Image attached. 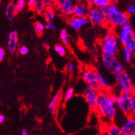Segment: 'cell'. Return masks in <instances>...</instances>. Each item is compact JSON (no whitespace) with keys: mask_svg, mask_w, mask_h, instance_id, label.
Returning <instances> with one entry per match:
<instances>
[{"mask_svg":"<svg viewBox=\"0 0 135 135\" xmlns=\"http://www.w3.org/2000/svg\"><path fill=\"white\" fill-rule=\"evenodd\" d=\"M95 112L101 118L104 126L113 122L117 114V108L111 99L109 91L102 90L99 92Z\"/></svg>","mask_w":135,"mask_h":135,"instance_id":"obj_1","label":"cell"},{"mask_svg":"<svg viewBox=\"0 0 135 135\" xmlns=\"http://www.w3.org/2000/svg\"><path fill=\"white\" fill-rule=\"evenodd\" d=\"M108 26L112 29H115L123 26L125 24L129 23L130 21V15L126 12L120 11L114 3L112 2L111 4L110 11L107 15Z\"/></svg>","mask_w":135,"mask_h":135,"instance_id":"obj_2","label":"cell"},{"mask_svg":"<svg viewBox=\"0 0 135 135\" xmlns=\"http://www.w3.org/2000/svg\"><path fill=\"white\" fill-rule=\"evenodd\" d=\"M100 46L103 53L116 55L119 51V39L113 29L109 30L100 39Z\"/></svg>","mask_w":135,"mask_h":135,"instance_id":"obj_3","label":"cell"},{"mask_svg":"<svg viewBox=\"0 0 135 135\" xmlns=\"http://www.w3.org/2000/svg\"><path fill=\"white\" fill-rule=\"evenodd\" d=\"M113 74L115 84L119 90V93H126L132 94L135 93V87L131 79L123 70Z\"/></svg>","mask_w":135,"mask_h":135,"instance_id":"obj_4","label":"cell"},{"mask_svg":"<svg viewBox=\"0 0 135 135\" xmlns=\"http://www.w3.org/2000/svg\"><path fill=\"white\" fill-rule=\"evenodd\" d=\"M87 17L89 22L92 25L102 27L108 26V21L106 15L103 14L99 8L96 7L94 6L89 8Z\"/></svg>","mask_w":135,"mask_h":135,"instance_id":"obj_5","label":"cell"},{"mask_svg":"<svg viewBox=\"0 0 135 135\" xmlns=\"http://www.w3.org/2000/svg\"><path fill=\"white\" fill-rule=\"evenodd\" d=\"M98 95L99 91L94 90L88 85H86L83 90V96L85 99V101L88 103L90 110L93 112L96 111Z\"/></svg>","mask_w":135,"mask_h":135,"instance_id":"obj_6","label":"cell"},{"mask_svg":"<svg viewBox=\"0 0 135 135\" xmlns=\"http://www.w3.org/2000/svg\"><path fill=\"white\" fill-rule=\"evenodd\" d=\"M57 10L65 17L73 15V12L76 4V0H56Z\"/></svg>","mask_w":135,"mask_h":135,"instance_id":"obj_7","label":"cell"},{"mask_svg":"<svg viewBox=\"0 0 135 135\" xmlns=\"http://www.w3.org/2000/svg\"><path fill=\"white\" fill-rule=\"evenodd\" d=\"M131 96L132 94L129 93H119V101L116 105H117V108L125 115H128L130 114Z\"/></svg>","mask_w":135,"mask_h":135,"instance_id":"obj_8","label":"cell"},{"mask_svg":"<svg viewBox=\"0 0 135 135\" xmlns=\"http://www.w3.org/2000/svg\"><path fill=\"white\" fill-rule=\"evenodd\" d=\"M122 135H135V115L130 114L126 116V119L120 126Z\"/></svg>","mask_w":135,"mask_h":135,"instance_id":"obj_9","label":"cell"},{"mask_svg":"<svg viewBox=\"0 0 135 135\" xmlns=\"http://www.w3.org/2000/svg\"><path fill=\"white\" fill-rule=\"evenodd\" d=\"M68 25L75 30H79L89 23L87 16L77 17L71 15L67 17Z\"/></svg>","mask_w":135,"mask_h":135,"instance_id":"obj_10","label":"cell"},{"mask_svg":"<svg viewBox=\"0 0 135 135\" xmlns=\"http://www.w3.org/2000/svg\"><path fill=\"white\" fill-rule=\"evenodd\" d=\"M101 61H102L103 67L110 72H112V69L116 65V64L119 62L117 58L116 57V55L106 53H102Z\"/></svg>","mask_w":135,"mask_h":135,"instance_id":"obj_11","label":"cell"},{"mask_svg":"<svg viewBox=\"0 0 135 135\" xmlns=\"http://www.w3.org/2000/svg\"><path fill=\"white\" fill-rule=\"evenodd\" d=\"M19 47V37L16 31H11L8 38V50L11 53L17 51Z\"/></svg>","mask_w":135,"mask_h":135,"instance_id":"obj_12","label":"cell"},{"mask_svg":"<svg viewBox=\"0 0 135 135\" xmlns=\"http://www.w3.org/2000/svg\"><path fill=\"white\" fill-rule=\"evenodd\" d=\"M124 48H128L132 55H135V32L131 31L121 43Z\"/></svg>","mask_w":135,"mask_h":135,"instance_id":"obj_13","label":"cell"},{"mask_svg":"<svg viewBox=\"0 0 135 135\" xmlns=\"http://www.w3.org/2000/svg\"><path fill=\"white\" fill-rule=\"evenodd\" d=\"M90 6L85 2H76L73 12V15L77 17L87 16Z\"/></svg>","mask_w":135,"mask_h":135,"instance_id":"obj_14","label":"cell"},{"mask_svg":"<svg viewBox=\"0 0 135 135\" xmlns=\"http://www.w3.org/2000/svg\"><path fill=\"white\" fill-rule=\"evenodd\" d=\"M97 70L93 68H87L84 70L81 75L82 79L85 84L88 85L90 83L96 80Z\"/></svg>","mask_w":135,"mask_h":135,"instance_id":"obj_15","label":"cell"},{"mask_svg":"<svg viewBox=\"0 0 135 135\" xmlns=\"http://www.w3.org/2000/svg\"><path fill=\"white\" fill-rule=\"evenodd\" d=\"M61 97H62L61 91H58L54 95V97H52L51 101H50V103L48 104V110H49V112L51 114H54L56 112V111H57V107H58V105H59V102H60Z\"/></svg>","mask_w":135,"mask_h":135,"instance_id":"obj_16","label":"cell"},{"mask_svg":"<svg viewBox=\"0 0 135 135\" xmlns=\"http://www.w3.org/2000/svg\"><path fill=\"white\" fill-rule=\"evenodd\" d=\"M30 8L37 14H43L46 9V0H35Z\"/></svg>","mask_w":135,"mask_h":135,"instance_id":"obj_17","label":"cell"},{"mask_svg":"<svg viewBox=\"0 0 135 135\" xmlns=\"http://www.w3.org/2000/svg\"><path fill=\"white\" fill-rule=\"evenodd\" d=\"M96 80L99 82V84L101 85L102 90L107 91L112 90L113 85L106 80V79L104 77V76L101 73H98L97 72Z\"/></svg>","mask_w":135,"mask_h":135,"instance_id":"obj_18","label":"cell"},{"mask_svg":"<svg viewBox=\"0 0 135 135\" xmlns=\"http://www.w3.org/2000/svg\"><path fill=\"white\" fill-rule=\"evenodd\" d=\"M104 132L108 135H122L120 127L113 122L105 126Z\"/></svg>","mask_w":135,"mask_h":135,"instance_id":"obj_19","label":"cell"},{"mask_svg":"<svg viewBox=\"0 0 135 135\" xmlns=\"http://www.w3.org/2000/svg\"><path fill=\"white\" fill-rule=\"evenodd\" d=\"M119 28L120 29H119V32L117 33V37L118 39H119V41H120V43H121L123 41V40L125 39V37L133 30H132V26L129 23H126V24H125L123 26L120 27Z\"/></svg>","mask_w":135,"mask_h":135,"instance_id":"obj_20","label":"cell"},{"mask_svg":"<svg viewBox=\"0 0 135 135\" xmlns=\"http://www.w3.org/2000/svg\"><path fill=\"white\" fill-rule=\"evenodd\" d=\"M17 13L15 3L11 2L7 4L5 10V15L9 20H13L15 17Z\"/></svg>","mask_w":135,"mask_h":135,"instance_id":"obj_21","label":"cell"},{"mask_svg":"<svg viewBox=\"0 0 135 135\" xmlns=\"http://www.w3.org/2000/svg\"><path fill=\"white\" fill-rule=\"evenodd\" d=\"M42 15L44 16V18L45 21L46 22H53V21L55 20V16H56L55 11L49 10V9H46Z\"/></svg>","mask_w":135,"mask_h":135,"instance_id":"obj_22","label":"cell"},{"mask_svg":"<svg viewBox=\"0 0 135 135\" xmlns=\"http://www.w3.org/2000/svg\"><path fill=\"white\" fill-rule=\"evenodd\" d=\"M59 38L64 46L69 45V34L66 28H64L59 32Z\"/></svg>","mask_w":135,"mask_h":135,"instance_id":"obj_23","label":"cell"},{"mask_svg":"<svg viewBox=\"0 0 135 135\" xmlns=\"http://www.w3.org/2000/svg\"><path fill=\"white\" fill-rule=\"evenodd\" d=\"M34 29H35V31L38 36H41L45 29V26L43 24L42 22L37 21H35L34 23Z\"/></svg>","mask_w":135,"mask_h":135,"instance_id":"obj_24","label":"cell"},{"mask_svg":"<svg viewBox=\"0 0 135 135\" xmlns=\"http://www.w3.org/2000/svg\"><path fill=\"white\" fill-rule=\"evenodd\" d=\"M54 48H55V52L59 54L61 57H64L66 55V47L64 44H56Z\"/></svg>","mask_w":135,"mask_h":135,"instance_id":"obj_25","label":"cell"},{"mask_svg":"<svg viewBox=\"0 0 135 135\" xmlns=\"http://www.w3.org/2000/svg\"><path fill=\"white\" fill-rule=\"evenodd\" d=\"M74 94H75V90H74V88H69L66 90L65 94H64V101H69V100L74 96Z\"/></svg>","mask_w":135,"mask_h":135,"instance_id":"obj_26","label":"cell"},{"mask_svg":"<svg viewBox=\"0 0 135 135\" xmlns=\"http://www.w3.org/2000/svg\"><path fill=\"white\" fill-rule=\"evenodd\" d=\"M123 53H124V59L125 61L126 62L129 63L131 61L132 59V57H133V55L132 53L130 50H128V48H124L123 47Z\"/></svg>","mask_w":135,"mask_h":135,"instance_id":"obj_27","label":"cell"},{"mask_svg":"<svg viewBox=\"0 0 135 135\" xmlns=\"http://www.w3.org/2000/svg\"><path fill=\"white\" fill-rule=\"evenodd\" d=\"M15 8H16L17 12H20L26 6L25 0H17L16 2L15 3Z\"/></svg>","mask_w":135,"mask_h":135,"instance_id":"obj_28","label":"cell"},{"mask_svg":"<svg viewBox=\"0 0 135 135\" xmlns=\"http://www.w3.org/2000/svg\"><path fill=\"white\" fill-rule=\"evenodd\" d=\"M46 9L56 11L57 10L56 0H46Z\"/></svg>","mask_w":135,"mask_h":135,"instance_id":"obj_29","label":"cell"},{"mask_svg":"<svg viewBox=\"0 0 135 135\" xmlns=\"http://www.w3.org/2000/svg\"><path fill=\"white\" fill-rule=\"evenodd\" d=\"M112 2V0H96L95 2H94V6H96V7L100 8L101 6L103 5H105V4H110Z\"/></svg>","mask_w":135,"mask_h":135,"instance_id":"obj_30","label":"cell"},{"mask_svg":"<svg viewBox=\"0 0 135 135\" xmlns=\"http://www.w3.org/2000/svg\"><path fill=\"white\" fill-rule=\"evenodd\" d=\"M130 114L135 115V93L132 94L131 105H130Z\"/></svg>","mask_w":135,"mask_h":135,"instance_id":"obj_31","label":"cell"},{"mask_svg":"<svg viewBox=\"0 0 135 135\" xmlns=\"http://www.w3.org/2000/svg\"><path fill=\"white\" fill-rule=\"evenodd\" d=\"M112 2H111V3H110V4H105V5H103V6H101V7L99 8L100 10H101V11L103 13V14L106 15L108 14L109 11H110V7H111V4H112Z\"/></svg>","mask_w":135,"mask_h":135,"instance_id":"obj_32","label":"cell"},{"mask_svg":"<svg viewBox=\"0 0 135 135\" xmlns=\"http://www.w3.org/2000/svg\"><path fill=\"white\" fill-rule=\"evenodd\" d=\"M88 85H90L91 88H94V90H98L99 92L101 90H102V88H101V85H100V84H99V82H98L97 80H95V81H94L90 83V84H88Z\"/></svg>","mask_w":135,"mask_h":135,"instance_id":"obj_33","label":"cell"},{"mask_svg":"<svg viewBox=\"0 0 135 135\" xmlns=\"http://www.w3.org/2000/svg\"><path fill=\"white\" fill-rule=\"evenodd\" d=\"M18 51H19L20 55L24 56V55H26L28 53L29 50L28 48V47H26V46H21V47H20Z\"/></svg>","mask_w":135,"mask_h":135,"instance_id":"obj_34","label":"cell"},{"mask_svg":"<svg viewBox=\"0 0 135 135\" xmlns=\"http://www.w3.org/2000/svg\"><path fill=\"white\" fill-rule=\"evenodd\" d=\"M44 26L45 28L48 30H50V31H55L56 30V26L53 23V22H46Z\"/></svg>","mask_w":135,"mask_h":135,"instance_id":"obj_35","label":"cell"},{"mask_svg":"<svg viewBox=\"0 0 135 135\" xmlns=\"http://www.w3.org/2000/svg\"><path fill=\"white\" fill-rule=\"evenodd\" d=\"M123 70V68L122 64H120L119 62H118L116 64V65L114 66V68H113V69H112V73H117V72L121 71V70Z\"/></svg>","mask_w":135,"mask_h":135,"instance_id":"obj_36","label":"cell"},{"mask_svg":"<svg viewBox=\"0 0 135 135\" xmlns=\"http://www.w3.org/2000/svg\"><path fill=\"white\" fill-rule=\"evenodd\" d=\"M127 13L130 15H135V7L134 4H130V5L128 6V9H127Z\"/></svg>","mask_w":135,"mask_h":135,"instance_id":"obj_37","label":"cell"},{"mask_svg":"<svg viewBox=\"0 0 135 135\" xmlns=\"http://www.w3.org/2000/svg\"><path fill=\"white\" fill-rule=\"evenodd\" d=\"M75 68V64L73 61H70L68 64H67V69L69 71H73Z\"/></svg>","mask_w":135,"mask_h":135,"instance_id":"obj_38","label":"cell"},{"mask_svg":"<svg viewBox=\"0 0 135 135\" xmlns=\"http://www.w3.org/2000/svg\"><path fill=\"white\" fill-rule=\"evenodd\" d=\"M4 57H5V50L2 47H0V61H3Z\"/></svg>","mask_w":135,"mask_h":135,"instance_id":"obj_39","label":"cell"},{"mask_svg":"<svg viewBox=\"0 0 135 135\" xmlns=\"http://www.w3.org/2000/svg\"><path fill=\"white\" fill-rule=\"evenodd\" d=\"M95 1H96V0H85V3L90 7V6H94Z\"/></svg>","mask_w":135,"mask_h":135,"instance_id":"obj_40","label":"cell"},{"mask_svg":"<svg viewBox=\"0 0 135 135\" xmlns=\"http://www.w3.org/2000/svg\"><path fill=\"white\" fill-rule=\"evenodd\" d=\"M6 120V117L4 114H0V123H3Z\"/></svg>","mask_w":135,"mask_h":135,"instance_id":"obj_41","label":"cell"},{"mask_svg":"<svg viewBox=\"0 0 135 135\" xmlns=\"http://www.w3.org/2000/svg\"><path fill=\"white\" fill-rule=\"evenodd\" d=\"M34 2H35V0H28V2H27V4L28 6V7L31 8L32 7V4H33Z\"/></svg>","mask_w":135,"mask_h":135,"instance_id":"obj_42","label":"cell"},{"mask_svg":"<svg viewBox=\"0 0 135 135\" xmlns=\"http://www.w3.org/2000/svg\"><path fill=\"white\" fill-rule=\"evenodd\" d=\"M43 46H44L45 48H49V46H50V44H49V43H48L47 41H45L43 42Z\"/></svg>","mask_w":135,"mask_h":135,"instance_id":"obj_43","label":"cell"},{"mask_svg":"<svg viewBox=\"0 0 135 135\" xmlns=\"http://www.w3.org/2000/svg\"><path fill=\"white\" fill-rule=\"evenodd\" d=\"M21 135H28V132L27 130H26V129H23V130H21Z\"/></svg>","mask_w":135,"mask_h":135,"instance_id":"obj_44","label":"cell"},{"mask_svg":"<svg viewBox=\"0 0 135 135\" xmlns=\"http://www.w3.org/2000/svg\"><path fill=\"white\" fill-rule=\"evenodd\" d=\"M76 2H85V0H76Z\"/></svg>","mask_w":135,"mask_h":135,"instance_id":"obj_45","label":"cell"},{"mask_svg":"<svg viewBox=\"0 0 135 135\" xmlns=\"http://www.w3.org/2000/svg\"><path fill=\"white\" fill-rule=\"evenodd\" d=\"M119 1V0H112V2H113V3H114V4H115V3H117Z\"/></svg>","mask_w":135,"mask_h":135,"instance_id":"obj_46","label":"cell"},{"mask_svg":"<svg viewBox=\"0 0 135 135\" xmlns=\"http://www.w3.org/2000/svg\"><path fill=\"white\" fill-rule=\"evenodd\" d=\"M134 7H135V3H134Z\"/></svg>","mask_w":135,"mask_h":135,"instance_id":"obj_47","label":"cell"}]
</instances>
